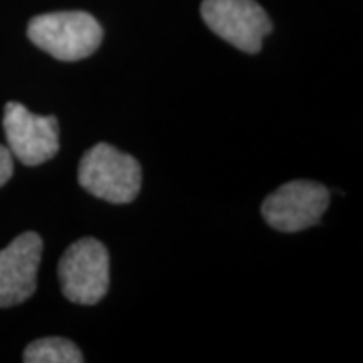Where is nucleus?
Listing matches in <instances>:
<instances>
[{
	"label": "nucleus",
	"instance_id": "obj_1",
	"mask_svg": "<svg viewBox=\"0 0 363 363\" xmlns=\"http://www.w3.org/2000/svg\"><path fill=\"white\" fill-rule=\"evenodd\" d=\"M79 184L91 196L111 202L130 204L142 188V166L130 154L109 143H97L79 162Z\"/></svg>",
	"mask_w": 363,
	"mask_h": 363
},
{
	"label": "nucleus",
	"instance_id": "obj_2",
	"mask_svg": "<svg viewBox=\"0 0 363 363\" xmlns=\"http://www.w3.org/2000/svg\"><path fill=\"white\" fill-rule=\"evenodd\" d=\"M33 45L49 52L59 61H81L99 49L104 40V28L91 16L81 11L47 13L35 16L26 30Z\"/></svg>",
	"mask_w": 363,
	"mask_h": 363
},
{
	"label": "nucleus",
	"instance_id": "obj_3",
	"mask_svg": "<svg viewBox=\"0 0 363 363\" xmlns=\"http://www.w3.org/2000/svg\"><path fill=\"white\" fill-rule=\"evenodd\" d=\"M61 289L71 303L97 305L109 289V252L97 238H81L59 260Z\"/></svg>",
	"mask_w": 363,
	"mask_h": 363
},
{
	"label": "nucleus",
	"instance_id": "obj_4",
	"mask_svg": "<svg viewBox=\"0 0 363 363\" xmlns=\"http://www.w3.org/2000/svg\"><path fill=\"white\" fill-rule=\"evenodd\" d=\"M200 14L212 33L250 55L272 33L271 18L257 0H204Z\"/></svg>",
	"mask_w": 363,
	"mask_h": 363
},
{
	"label": "nucleus",
	"instance_id": "obj_5",
	"mask_svg": "<svg viewBox=\"0 0 363 363\" xmlns=\"http://www.w3.org/2000/svg\"><path fill=\"white\" fill-rule=\"evenodd\" d=\"M329 190L311 180H293L274 190L262 202V218L279 233H301L323 218Z\"/></svg>",
	"mask_w": 363,
	"mask_h": 363
},
{
	"label": "nucleus",
	"instance_id": "obj_6",
	"mask_svg": "<svg viewBox=\"0 0 363 363\" xmlns=\"http://www.w3.org/2000/svg\"><path fill=\"white\" fill-rule=\"evenodd\" d=\"M2 125L6 133V147L14 160L25 166H40L57 156L59 119L55 116H37L23 104L9 101L4 105Z\"/></svg>",
	"mask_w": 363,
	"mask_h": 363
},
{
	"label": "nucleus",
	"instance_id": "obj_7",
	"mask_svg": "<svg viewBox=\"0 0 363 363\" xmlns=\"http://www.w3.org/2000/svg\"><path fill=\"white\" fill-rule=\"evenodd\" d=\"M40 257L43 238L37 233L21 234L0 250V307L21 305L35 295Z\"/></svg>",
	"mask_w": 363,
	"mask_h": 363
},
{
	"label": "nucleus",
	"instance_id": "obj_8",
	"mask_svg": "<svg viewBox=\"0 0 363 363\" xmlns=\"http://www.w3.org/2000/svg\"><path fill=\"white\" fill-rule=\"evenodd\" d=\"M26 363H83V353L65 337H43L25 350Z\"/></svg>",
	"mask_w": 363,
	"mask_h": 363
},
{
	"label": "nucleus",
	"instance_id": "obj_9",
	"mask_svg": "<svg viewBox=\"0 0 363 363\" xmlns=\"http://www.w3.org/2000/svg\"><path fill=\"white\" fill-rule=\"evenodd\" d=\"M14 157L6 145H0V188L13 178Z\"/></svg>",
	"mask_w": 363,
	"mask_h": 363
}]
</instances>
